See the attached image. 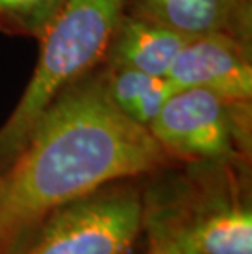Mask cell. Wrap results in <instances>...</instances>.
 Returning <instances> with one entry per match:
<instances>
[{
    "label": "cell",
    "mask_w": 252,
    "mask_h": 254,
    "mask_svg": "<svg viewBox=\"0 0 252 254\" xmlns=\"http://www.w3.org/2000/svg\"><path fill=\"white\" fill-rule=\"evenodd\" d=\"M100 64L52 100L0 171V254H13L54 210L169 164L149 129L110 100Z\"/></svg>",
    "instance_id": "cell-1"
},
{
    "label": "cell",
    "mask_w": 252,
    "mask_h": 254,
    "mask_svg": "<svg viewBox=\"0 0 252 254\" xmlns=\"http://www.w3.org/2000/svg\"><path fill=\"white\" fill-rule=\"evenodd\" d=\"M100 67L110 100L123 115L144 128H149L165 102L177 90L164 75H152L106 63H101Z\"/></svg>",
    "instance_id": "cell-8"
},
{
    "label": "cell",
    "mask_w": 252,
    "mask_h": 254,
    "mask_svg": "<svg viewBox=\"0 0 252 254\" xmlns=\"http://www.w3.org/2000/svg\"><path fill=\"white\" fill-rule=\"evenodd\" d=\"M128 181L54 210L21 254H126L143 226L141 189Z\"/></svg>",
    "instance_id": "cell-4"
},
{
    "label": "cell",
    "mask_w": 252,
    "mask_h": 254,
    "mask_svg": "<svg viewBox=\"0 0 252 254\" xmlns=\"http://www.w3.org/2000/svg\"><path fill=\"white\" fill-rule=\"evenodd\" d=\"M251 102L180 89L148 129L170 159L241 163L251 154Z\"/></svg>",
    "instance_id": "cell-3"
},
{
    "label": "cell",
    "mask_w": 252,
    "mask_h": 254,
    "mask_svg": "<svg viewBox=\"0 0 252 254\" xmlns=\"http://www.w3.org/2000/svg\"><path fill=\"white\" fill-rule=\"evenodd\" d=\"M190 38L172 28L123 10L101 63L167 75L174 59Z\"/></svg>",
    "instance_id": "cell-7"
},
{
    "label": "cell",
    "mask_w": 252,
    "mask_h": 254,
    "mask_svg": "<svg viewBox=\"0 0 252 254\" xmlns=\"http://www.w3.org/2000/svg\"><path fill=\"white\" fill-rule=\"evenodd\" d=\"M126 0H67L41 43L15 109L0 127V171L12 161L61 92L103 61Z\"/></svg>",
    "instance_id": "cell-2"
},
{
    "label": "cell",
    "mask_w": 252,
    "mask_h": 254,
    "mask_svg": "<svg viewBox=\"0 0 252 254\" xmlns=\"http://www.w3.org/2000/svg\"><path fill=\"white\" fill-rule=\"evenodd\" d=\"M125 12L189 38L226 35L252 46V0H126Z\"/></svg>",
    "instance_id": "cell-6"
},
{
    "label": "cell",
    "mask_w": 252,
    "mask_h": 254,
    "mask_svg": "<svg viewBox=\"0 0 252 254\" xmlns=\"http://www.w3.org/2000/svg\"><path fill=\"white\" fill-rule=\"evenodd\" d=\"M143 225L148 228V254H202L192 245L174 208L154 187L143 195Z\"/></svg>",
    "instance_id": "cell-9"
},
{
    "label": "cell",
    "mask_w": 252,
    "mask_h": 254,
    "mask_svg": "<svg viewBox=\"0 0 252 254\" xmlns=\"http://www.w3.org/2000/svg\"><path fill=\"white\" fill-rule=\"evenodd\" d=\"M252 46L226 35L194 36L185 43L167 77L177 90L205 89L229 100H252Z\"/></svg>",
    "instance_id": "cell-5"
},
{
    "label": "cell",
    "mask_w": 252,
    "mask_h": 254,
    "mask_svg": "<svg viewBox=\"0 0 252 254\" xmlns=\"http://www.w3.org/2000/svg\"><path fill=\"white\" fill-rule=\"evenodd\" d=\"M67 0H0V31L41 41Z\"/></svg>",
    "instance_id": "cell-10"
}]
</instances>
